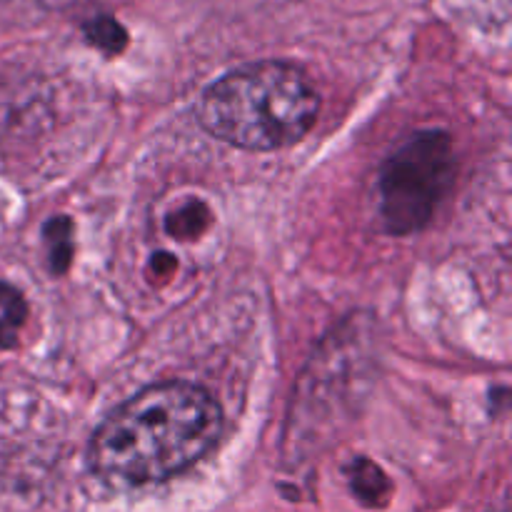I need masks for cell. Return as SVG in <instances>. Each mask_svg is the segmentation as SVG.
I'll list each match as a JSON object with an SVG mask.
<instances>
[{
    "instance_id": "cell-1",
    "label": "cell",
    "mask_w": 512,
    "mask_h": 512,
    "mask_svg": "<svg viewBox=\"0 0 512 512\" xmlns=\"http://www.w3.org/2000/svg\"><path fill=\"white\" fill-rule=\"evenodd\" d=\"M223 413L200 385H150L115 408L90 440V468L120 488L163 483L198 463L220 438Z\"/></svg>"
},
{
    "instance_id": "cell-2",
    "label": "cell",
    "mask_w": 512,
    "mask_h": 512,
    "mask_svg": "<svg viewBox=\"0 0 512 512\" xmlns=\"http://www.w3.org/2000/svg\"><path fill=\"white\" fill-rule=\"evenodd\" d=\"M320 98L298 68L260 60L223 75L198 103V120L215 138L245 150H278L313 128Z\"/></svg>"
},
{
    "instance_id": "cell-3",
    "label": "cell",
    "mask_w": 512,
    "mask_h": 512,
    "mask_svg": "<svg viewBox=\"0 0 512 512\" xmlns=\"http://www.w3.org/2000/svg\"><path fill=\"white\" fill-rule=\"evenodd\" d=\"M453 140L445 133H418L405 140L380 175L383 218L390 233L410 235L430 223L453 185Z\"/></svg>"
},
{
    "instance_id": "cell-4",
    "label": "cell",
    "mask_w": 512,
    "mask_h": 512,
    "mask_svg": "<svg viewBox=\"0 0 512 512\" xmlns=\"http://www.w3.org/2000/svg\"><path fill=\"white\" fill-rule=\"evenodd\" d=\"M345 473H348L350 490H353L360 503L368 505V508H385L388 505L393 483L380 470V465H375L368 458H358L345 468Z\"/></svg>"
},
{
    "instance_id": "cell-5",
    "label": "cell",
    "mask_w": 512,
    "mask_h": 512,
    "mask_svg": "<svg viewBox=\"0 0 512 512\" xmlns=\"http://www.w3.org/2000/svg\"><path fill=\"white\" fill-rule=\"evenodd\" d=\"M70 233H73V225L68 218H53L45 225V243H48V258H50V270L53 273H65L73 258V243H70Z\"/></svg>"
},
{
    "instance_id": "cell-6",
    "label": "cell",
    "mask_w": 512,
    "mask_h": 512,
    "mask_svg": "<svg viewBox=\"0 0 512 512\" xmlns=\"http://www.w3.org/2000/svg\"><path fill=\"white\" fill-rule=\"evenodd\" d=\"M83 30L88 43H93L95 48L103 50L105 55H118L120 50L128 45V33H125V28L118 20L110 18V15H98V18L88 20Z\"/></svg>"
},
{
    "instance_id": "cell-7",
    "label": "cell",
    "mask_w": 512,
    "mask_h": 512,
    "mask_svg": "<svg viewBox=\"0 0 512 512\" xmlns=\"http://www.w3.org/2000/svg\"><path fill=\"white\" fill-rule=\"evenodd\" d=\"M25 308L23 298L10 285L0 283V348H10L15 343L18 328L23 325Z\"/></svg>"
},
{
    "instance_id": "cell-8",
    "label": "cell",
    "mask_w": 512,
    "mask_h": 512,
    "mask_svg": "<svg viewBox=\"0 0 512 512\" xmlns=\"http://www.w3.org/2000/svg\"><path fill=\"white\" fill-rule=\"evenodd\" d=\"M210 223V213L200 200H193V203L183 205L180 210L170 213L168 223H165V230H168L173 238L188 240L195 238V235L203 233Z\"/></svg>"
},
{
    "instance_id": "cell-9",
    "label": "cell",
    "mask_w": 512,
    "mask_h": 512,
    "mask_svg": "<svg viewBox=\"0 0 512 512\" xmlns=\"http://www.w3.org/2000/svg\"><path fill=\"white\" fill-rule=\"evenodd\" d=\"M150 270H153V275H158V278H165V275H170L175 270V258L168 253H158L150 260Z\"/></svg>"
},
{
    "instance_id": "cell-10",
    "label": "cell",
    "mask_w": 512,
    "mask_h": 512,
    "mask_svg": "<svg viewBox=\"0 0 512 512\" xmlns=\"http://www.w3.org/2000/svg\"><path fill=\"white\" fill-rule=\"evenodd\" d=\"M45 5H50V8H60V5H65V3H70V0H43Z\"/></svg>"
}]
</instances>
